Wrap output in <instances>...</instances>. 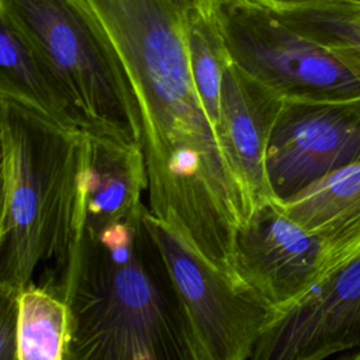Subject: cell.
I'll return each mask as SVG.
<instances>
[{
    "instance_id": "cell-3",
    "label": "cell",
    "mask_w": 360,
    "mask_h": 360,
    "mask_svg": "<svg viewBox=\"0 0 360 360\" xmlns=\"http://www.w3.org/2000/svg\"><path fill=\"white\" fill-rule=\"evenodd\" d=\"M0 295H18L79 233L87 132L0 94Z\"/></svg>"
},
{
    "instance_id": "cell-4",
    "label": "cell",
    "mask_w": 360,
    "mask_h": 360,
    "mask_svg": "<svg viewBox=\"0 0 360 360\" xmlns=\"http://www.w3.org/2000/svg\"><path fill=\"white\" fill-rule=\"evenodd\" d=\"M7 22L66 89L89 134L142 145L131 79L89 0H0Z\"/></svg>"
},
{
    "instance_id": "cell-20",
    "label": "cell",
    "mask_w": 360,
    "mask_h": 360,
    "mask_svg": "<svg viewBox=\"0 0 360 360\" xmlns=\"http://www.w3.org/2000/svg\"><path fill=\"white\" fill-rule=\"evenodd\" d=\"M340 360H360V350H357V352H354L353 354H350V356H347V357H343V359H340Z\"/></svg>"
},
{
    "instance_id": "cell-16",
    "label": "cell",
    "mask_w": 360,
    "mask_h": 360,
    "mask_svg": "<svg viewBox=\"0 0 360 360\" xmlns=\"http://www.w3.org/2000/svg\"><path fill=\"white\" fill-rule=\"evenodd\" d=\"M276 13L329 49L360 82V3L333 1Z\"/></svg>"
},
{
    "instance_id": "cell-8",
    "label": "cell",
    "mask_w": 360,
    "mask_h": 360,
    "mask_svg": "<svg viewBox=\"0 0 360 360\" xmlns=\"http://www.w3.org/2000/svg\"><path fill=\"white\" fill-rule=\"evenodd\" d=\"M325 240L284 214L273 200L236 232L235 270L243 284L283 311L332 271Z\"/></svg>"
},
{
    "instance_id": "cell-5",
    "label": "cell",
    "mask_w": 360,
    "mask_h": 360,
    "mask_svg": "<svg viewBox=\"0 0 360 360\" xmlns=\"http://www.w3.org/2000/svg\"><path fill=\"white\" fill-rule=\"evenodd\" d=\"M232 62L284 100L360 98V82L329 49L255 0L218 7Z\"/></svg>"
},
{
    "instance_id": "cell-14",
    "label": "cell",
    "mask_w": 360,
    "mask_h": 360,
    "mask_svg": "<svg viewBox=\"0 0 360 360\" xmlns=\"http://www.w3.org/2000/svg\"><path fill=\"white\" fill-rule=\"evenodd\" d=\"M70 314L49 285L32 283L18 294V360H65Z\"/></svg>"
},
{
    "instance_id": "cell-10",
    "label": "cell",
    "mask_w": 360,
    "mask_h": 360,
    "mask_svg": "<svg viewBox=\"0 0 360 360\" xmlns=\"http://www.w3.org/2000/svg\"><path fill=\"white\" fill-rule=\"evenodd\" d=\"M284 98L233 62L224 75L218 136L255 210L273 195L266 173L270 135Z\"/></svg>"
},
{
    "instance_id": "cell-17",
    "label": "cell",
    "mask_w": 360,
    "mask_h": 360,
    "mask_svg": "<svg viewBox=\"0 0 360 360\" xmlns=\"http://www.w3.org/2000/svg\"><path fill=\"white\" fill-rule=\"evenodd\" d=\"M18 295H0V360H18Z\"/></svg>"
},
{
    "instance_id": "cell-2",
    "label": "cell",
    "mask_w": 360,
    "mask_h": 360,
    "mask_svg": "<svg viewBox=\"0 0 360 360\" xmlns=\"http://www.w3.org/2000/svg\"><path fill=\"white\" fill-rule=\"evenodd\" d=\"M146 211L83 224L59 264L51 288L70 314L65 360H208Z\"/></svg>"
},
{
    "instance_id": "cell-1",
    "label": "cell",
    "mask_w": 360,
    "mask_h": 360,
    "mask_svg": "<svg viewBox=\"0 0 360 360\" xmlns=\"http://www.w3.org/2000/svg\"><path fill=\"white\" fill-rule=\"evenodd\" d=\"M125 65L142 118L150 214L238 280L236 232L255 205L194 82L174 0H89Z\"/></svg>"
},
{
    "instance_id": "cell-19",
    "label": "cell",
    "mask_w": 360,
    "mask_h": 360,
    "mask_svg": "<svg viewBox=\"0 0 360 360\" xmlns=\"http://www.w3.org/2000/svg\"><path fill=\"white\" fill-rule=\"evenodd\" d=\"M184 11L191 8H218L221 4L232 0H174Z\"/></svg>"
},
{
    "instance_id": "cell-6",
    "label": "cell",
    "mask_w": 360,
    "mask_h": 360,
    "mask_svg": "<svg viewBox=\"0 0 360 360\" xmlns=\"http://www.w3.org/2000/svg\"><path fill=\"white\" fill-rule=\"evenodd\" d=\"M145 221L208 360H249L281 311L207 262L149 208Z\"/></svg>"
},
{
    "instance_id": "cell-13",
    "label": "cell",
    "mask_w": 360,
    "mask_h": 360,
    "mask_svg": "<svg viewBox=\"0 0 360 360\" xmlns=\"http://www.w3.org/2000/svg\"><path fill=\"white\" fill-rule=\"evenodd\" d=\"M0 94L15 97L63 124L87 131L84 118L55 73L1 20Z\"/></svg>"
},
{
    "instance_id": "cell-11",
    "label": "cell",
    "mask_w": 360,
    "mask_h": 360,
    "mask_svg": "<svg viewBox=\"0 0 360 360\" xmlns=\"http://www.w3.org/2000/svg\"><path fill=\"white\" fill-rule=\"evenodd\" d=\"M148 191L142 145L87 132L80 224L104 225L139 210Z\"/></svg>"
},
{
    "instance_id": "cell-12",
    "label": "cell",
    "mask_w": 360,
    "mask_h": 360,
    "mask_svg": "<svg viewBox=\"0 0 360 360\" xmlns=\"http://www.w3.org/2000/svg\"><path fill=\"white\" fill-rule=\"evenodd\" d=\"M276 202L285 215L325 240L333 269L360 255V162Z\"/></svg>"
},
{
    "instance_id": "cell-7",
    "label": "cell",
    "mask_w": 360,
    "mask_h": 360,
    "mask_svg": "<svg viewBox=\"0 0 360 360\" xmlns=\"http://www.w3.org/2000/svg\"><path fill=\"white\" fill-rule=\"evenodd\" d=\"M356 162H360V98L284 101L266 153L274 201H285Z\"/></svg>"
},
{
    "instance_id": "cell-18",
    "label": "cell",
    "mask_w": 360,
    "mask_h": 360,
    "mask_svg": "<svg viewBox=\"0 0 360 360\" xmlns=\"http://www.w3.org/2000/svg\"><path fill=\"white\" fill-rule=\"evenodd\" d=\"M274 11H287V10H295L323 3H333V1H356L360 3V0H255Z\"/></svg>"
},
{
    "instance_id": "cell-15",
    "label": "cell",
    "mask_w": 360,
    "mask_h": 360,
    "mask_svg": "<svg viewBox=\"0 0 360 360\" xmlns=\"http://www.w3.org/2000/svg\"><path fill=\"white\" fill-rule=\"evenodd\" d=\"M186 34L190 65L204 107L218 127L221 89L232 56L218 20V8L186 11Z\"/></svg>"
},
{
    "instance_id": "cell-9",
    "label": "cell",
    "mask_w": 360,
    "mask_h": 360,
    "mask_svg": "<svg viewBox=\"0 0 360 360\" xmlns=\"http://www.w3.org/2000/svg\"><path fill=\"white\" fill-rule=\"evenodd\" d=\"M360 350V255L283 309L249 360H325Z\"/></svg>"
}]
</instances>
